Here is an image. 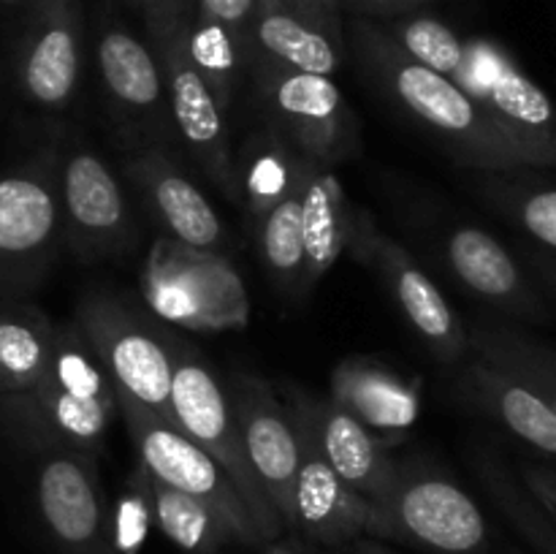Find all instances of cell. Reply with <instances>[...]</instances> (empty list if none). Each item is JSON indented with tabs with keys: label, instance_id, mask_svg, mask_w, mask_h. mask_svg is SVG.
Returning a JSON list of instances; mask_svg holds the SVG:
<instances>
[{
	"label": "cell",
	"instance_id": "obj_15",
	"mask_svg": "<svg viewBox=\"0 0 556 554\" xmlns=\"http://www.w3.org/2000/svg\"><path fill=\"white\" fill-rule=\"evenodd\" d=\"M96 60L109 112L130 139L139 141L136 147H166V141H174L177 134L166 85L150 43L128 27L106 25L98 33Z\"/></svg>",
	"mask_w": 556,
	"mask_h": 554
},
{
	"label": "cell",
	"instance_id": "obj_4",
	"mask_svg": "<svg viewBox=\"0 0 556 554\" xmlns=\"http://www.w3.org/2000/svg\"><path fill=\"white\" fill-rule=\"evenodd\" d=\"M139 291L155 318L190 331L244 329L250 320L248 288L231 259L163 234L141 264Z\"/></svg>",
	"mask_w": 556,
	"mask_h": 554
},
{
	"label": "cell",
	"instance_id": "obj_34",
	"mask_svg": "<svg viewBox=\"0 0 556 554\" xmlns=\"http://www.w3.org/2000/svg\"><path fill=\"white\" fill-rule=\"evenodd\" d=\"M255 9H258V0H195L193 20L223 27L244 41Z\"/></svg>",
	"mask_w": 556,
	"mask_h": 554
},
{
	"label": "cell",
	"instance_id": "obj_19",
	"mask_svg": "<svg viewBox=\"0 0 556 554\" xmlns=\"http://www.w3.org/2000/svg\"><path fill=\"white\" fill-rule=\"evenodd\" d=\"M233 413L250 467L282 527L293 530V487H296L299 440L291 411L275 389L253 373H237L228 386Z\"/></svg>",
	"mask_w": 556,
	"mask_h": 554
},
{
	"label": "cell",
	"instance_id": "obj_32",
	"mask_svg": "<svg viewBox=\"0 0 556 554\" xmlns=\"http://www.w3.org/2000/svg\"><path fill=\"white\" fill-rule=\"evenodd\" d=\"M380 27L389 33L391 41L402 52L410 54L413 60H418L421 65H427V68L438 71L443 76L451 74V68L459 63L462 49H465V38L454 27L445 25L438 16L424 14V11L383 22Z\"/></svg>",
	"mask_w": 556,
	"mask_h": 554
},
{
	"label": "cell",
	"instance_id": "obj_29",
	"mask_svg": "<svg viewBox=\"0 0 556 554\" xmlns=\"http://www.w3.org/2000/svg\"><path fill=\"white\" fill-rule=\"evenodd\" d=\"M470 353L530 386L556 413V351L503 324H481L467 331Z\"/></svg>",
	"mask_w": 556,
	"mask_h": 554
},
{
	"label": "cell",
	"instance_id": "obj_27",
	"mask_svg": "<svg viewBox=\"0 0 556 554\" xmlns=\"http://www.w3.org/2000/svg\"><path fill=\"white\" fill-rule=\"evenodd\" d=\"M58 324L36 304H0V396L33 389L52 358Z\"/></svg>",
	"mask_w": 556,
	"mask_h": 554
},
{
	"label": "cell",
	"instance_id": "obj_3",
	"mask_svg": "<svg viewBox=\"0 0 556 554\" xmlns=\"http://www.w3.org/2000/svg\"><path fill=\"white\" fill-rule=\"evenodd\" d=\"M71 320L106 369L117 405L172 421L174 362L182 337L172 335L163 320L112 291L85 293Z\"/></svg>",
	"mask_w": 556,
	"mask_h": 554
},
{
	"label": "cell",
	"instance_id": "obj_37",
	"mask_svg": "<svg viewBox=\"0 0 556 554\" xmlns=\"http://www.w3.org/2000/svg\"><path fill=\"white\" fill-rule=\"evenodd\" d=\"M144 16H193L195 0H125Z\"/></svg>",
	"mask_w": 556,
	"mask_h": 554
},
{
	"label": "cell",
	"instance_id": "obj_24",
	"mask_svg": "<svg viewBox=\"0 0 556 554\" xmlns=\"http://www.w3.org/2000/svg\"><path fill=\"white\" fill-rule=\"evenodd\" d=\"M304 405L313 418L320 449L337 476L369 503L383 498L396 476V462L389 454V443L369 432L331 396L320 400L304 391Z\"/></svg>",
	"mask_w": 556,
	"mask_h": 554
},
{
	"label": "cell",
	"instance_id": "obj_26",
	"mask_svg": "<svg viewBox=\"0 0 556 554\" xmlns=\"http://www.w3.org/2000/svg\"><path fill=\"white\" fill-rule=\"evenodd\" d=\"M318 163L299 155L288 147L275 130L264 125L258 136L248 141L242 161H237L239 177V206L248 215L250 228L261 223V217L271 210L280 199H286L293 188L307 179L309 168Z\"/></svg>",
	"mask_w": 556,
	"mask_h": 554
},
{
	"label": "cell",
	"instance_id": "obj_39",
	"mask_svg": "<svg viewBox=\"0 0 556 554\" xmlns=\"http://www.w3.org/2000/svg\"><path fill=\"white\" fill-rule=\"evenodd\" d=\"M345 554H396V552H389V549L378 546V543H369V541H353V549Z\"/></svg>",
	"mask_w": 556,
	"mask_h": 554
},
{
	"label": "cell",
	"instance_id": "obj_1",
	"mask_svg": "<svg viewBox=\"0 0 556 554\" xmlns=\"http://www.w3.org/2000/svg\"><path fill=\"white\" fill-rule=\"evenodd\" d=\"M351 47L372 85L416 123L448 144L459 161L486 174L527 168L519 147L478 109L456 81L402 52L380 22L353 16Z\"/></svg>",
	"mask_w": 556,
	"mask_h": 554
},
{
	"label": "cell",
	"instance_id": "obj_22",
	"mask_svg": "<svg viewBox=\"0 0 556 554\" xmlns=\"http://www.w3.org/2000/svg\"><path fill=\"white\" fill-rule=\"evenodd\" d=\"M456 391L521 443L556 459V413L541 394L486 358L467 353L459 362Z\"/></svg>",
	"mask_w": 556,
	"mask_h": 554
},
{
	"label": "cell",
	"instance_id": "obj_40",
	"mask_svg": "<svg viewBox=\"0 0 556 554\" xmlns=\"http://www.w3.org/2000/svg\"><path fill=\"white\" fill-rule=\"evenodd\" d=\"M266 554H299V552H293V549L286 546V543H269V546H266Z\"/></svg>",
	"mask_w": 556,
	"mask_h": 554
},
{
	"label": "cell",
	"instance_id": "obj_41",
	"mask_svg": "<svg viewBox=\"0 0 556 554\" xmlns=\"http://www.w3.org/2000/svg\"><path fill=\"white\" fill-rule=\"evenodd\" d=\"M0 3H5V5H30V3H36V0H0Z\"/></svg>",
	"mask_w": 556,
	"mask_h": 554
},
{
	"label": "cell",
	"instance_id": "obj_17",
	"mask_svg": "<svg viewBox=\"0 0 556 554\" xmlns=\"http://www.w3.org/2000/svg\"><path fill=\"white\" fill-rule=\"evenodd\" d=\"M38 459V514L60 552L114 554L112 511L98 476V459L71 451H43Z\"/></svg>",
	"mask_w": 556,
	"mask_h": 554
},
{
	"label": "cell",
	"instance_id": "obj_8",
	"mask_svg": "<svg viewBox=\"0 0 556 554\" xmlns=\"http://www.w3.org/2000/svg\"><path fill=\"white\" fill-rule=\"evenodd\" d=\"M144 22L166 85L174 134L204 177L239 206L237 158L228 136V114L217 106L190 58V16H144Z\"/></svg>",
	"mask_w": 556,
	"mask_h": 554
},
{
	"label": "cell",
	"instance_id": "obj_23",
	"mask_svg": "<svg viewBox=\"0 0 556 554\" xmlns=\"http://www.w3.org/2000/svg\"><path fill=\"white\" fill-rule=\"evenodd\" d=\"M445 261L456 280L483 302L519 318L546 320V304L532 291L514 255L483 228H454L445 237Z\"/></svg>",
	"mask_w": 556,
	"mask_h": 554
},
{
	"label": "cell",
	"instance_id": "obj_16",
	"mask_svg": "<svg viewBox=\"0 0 556 554\" xmlns=\"http://www.w3.org/2000/svg\"><path fill=\"white\" fill-rule=\"evenodd\" d=\"M244 47L248 60L331 76L348 54L342 11L337 0H258Z\"/></svg>",
	"mask_w": 556,
	"mask_h": 554
},
{
	"label": "cell",
	"instance_id": "obj_13",
	"mask_svg": "<svg viewBox=\"0 0 556 554\" xmlns=\"http://www.w3.org/2000/svg\"><path fill=\"white\" fill-rule=\"evenodd\" d=\"M348 250L383 280L410 329L440 362L459 364L470 353L465 324L443 291L400 242L380 231L369 212L356 210Z\"/></svg>",
	"mask_w": 556,
	"mask_h": 554
},
{
	"label": "cell",
	"instance_id": "obj_18",
	"mask_svg": "<svg viewBox=\"0 0 556 554\" xmlns=\"http://www.w3.org/2000/svg\"><path fill=\"white\" fill-rule=\"evenodd\" d=\"M85 76V14L79 0L30 3L20 52L16 85L41 109H65Z\"/></svg>",
	"mask_w": 556,
	"mask_h": 554
},
{
	"label": "cell",
	"instance_id": "obj_9",
	"mask_svg": "<svg viewBox=\"0 0 556 554\" xmlns=\"http://www.w3.org/2000/svg\"><path fill=\"white\" fill-rule=\"evenodd\" d=\"M172 421L228 473L237 492L248 503L264 543L266 546L275 543L286 527L250 467L228 386L220 383L210 362H204L185 340H179L177 362H174Z\"/></svg>",
	"mask_w": 556,
	"mask_h": 554
},
{
	"label": "cell",
	"instance_id": "obj_35",
	"mask_svg": "<svg viewBox=\"0 0 556 554\" xmlns=\"http://www.w3.org/2000/svg\"><path fill=\"white\" fill-rule=\"evenodd\" d=\"M429 3H432V0H337L340 11L351 9L356 16L372 22L400 20V16L424 11Z\"/></svg>",
	"mask_w": 556,
	"mask_h": 554
},
{
	"label": "cell",
	"instance_id": "obj_42",
	"mask_svg": "<svg viewBox=\"0 0 556 554\" xmlns=\"http://www.w3.org/2000/svg\"><path fill=\"white\" fill-rule=\"evenodd\" d=\"M261 554H266V549H264V552H261Z\"/></svg>",
	"mask_w": 556,
	"mask_h": 554
},
{
	"label": "cell",
	"instance_id": "obj_20",
	"mask_svg": "<svg viewBox=\"0 0 556 554\" xmlns=\"http://www.w3.org/2000/svg\"><path fill=\"white\" fill-rule=\"evenodd\" d=\"M123 172L163 237L204 250H220L226 244V228L215 206L166 147H136L125 158Z\"/></svg>",
	"mask_w": 556,
	"mask_h": 554
},
{
	"label": "cell",
	"instance_id": "obj_25",
	"mask_svg": "<svg viewBox=\"0 0 556 554\" xmlns=\"http://www.w3.org/2000/svg\"><path fill=\"white\" fill-rule=\"evenodd\" d=\"M353 217L342 182L331 166H313L302 190L304 277L302 297L331 272L351 244Z\"/></svg>",
	"mask_w": 556,
	"mask_h": 554
},
{
	"label": "cell",
	"instance_id": "obj_28",
	"mask_svg": "<svg viewBox=\"0 0 556 554\" xmlns=\"http://www.w3.org/2000/svg\"><path fill=\"white\" fill-rule=\"evenodd\" d=\"M152 521L163 536L188 554H220L228 543H239L237 532L193 494L168 487L166 481L147 473Z\"/></svg>",
	"mask_w": 556,
	"mask_h": 554
},
{
	"label": "cell",
	"instance_id": "obj_14",
	"mask_svg": "<svg viewBox=\"0 0 556 554\" xmlns=\"http://www.w3.org/2000/svg\"><path fill=\"white\" fill-rule=\"evenodd\" d=\"M288 411L299 440L296 487H293V532L324 546H345L372 530V503L353 492L326 459L304 405L302 389H286Z\"/></svg>",
	"mask_w": 556,
	"mask_h": 554
},
{
	"label": "cell",
	"instance_id": "obj_10",
	"mask_svg": "<svg viewBox=\"0 0 556 554\" xmlns=\"http://www.w3.org/2000/svg\"><path fill=\"white\" fill-rule=\"evenodd\" d=\"M448 79L519 147L530 166H556V103L508 49L489 38H465Z\"/></svg>",
	"mask_w": 556,
	"mask_h": 554
},
{
	"label": "cell",
	"instance_id": "obj_38",
	"mask_svg": "<svg viewBox=\"0 0 556 554\" xmlns=\"http://www.w3.org/2000/svg\"><path fill=\"white\" fill-rule=\"evenodd\" d=\"M532 264L538 266V272L546 277L548 286L556 291V259H552V255H543V253H532Z\"/></svg>",
	"mask_w": 556,
	"mask_h": 554
},
{
	"label": "cell",
	"instance_id": "obj_6",
	"mask_svg": "<svg viewBox=\"0 0 556 554\" xmlns=\"http://www.w3.org/2000/svg\"><path fill=\"white\" fill-rule=\"evenodd\" d=\"M248 81L266 128L302 158L334 166L356 152V117L331 76L248 60Z\"/></svg>",
	"mask_w": 556,
	"mask_h": 554
},
{
	"label": "cell",
	"instance_id": "obj_7",
	"mask_svg": "<svg viewBox=\"0 0 556 554\" xmlns=\"http://www.w3.org/2000/svg\"><path fill=\"white\" fill-rule=\"evenodd\" d=\"M60 244L58 150H43L0 174V304L36 291Z\"/></svg>",
	"mask_w": 556,
	"mask_h": 554
},
{
	"label": "cell",
	"instance_id": "obj_21",
	"mask_svg": "<svg viewBox=\"0 0 556 554\" xmlns=\"http://www.w3.org/2000/svg\"><path fill=\"white\" fill-rule=\"evenodd\" d=\"M331 400L380 440L405 435L421 411V380L372 356L342 358L331 373Z\"/></svg>",
	"mask_w": 556,
	"mask_h": 554
},
{
	"label": "cell",
	"instance_id": "obj_30",
	"mask_svg": "<svg viewBox=\"0 0 556 554\" xmlns=\"http://www.w3.org/2000/svg\"><path fill=\"white\" fill-rule=\"evenodd\" d=\"M313 172V168H309ZM309 177V174H307ZM307 182V179H304ZM293 188L286 199L277 201L264 217H261L255 231L261 261L266 272L288 297H302L304 277V237H302V190Z\"/></svg>",
	"mask_w": 556,
	"mask_h": 554
},
{
	"label": "cell",
	"instance_id": "obj_5",
	"mask_svg": "<svg viewBox=\"0 0 556 554\" xmlns=\"http://www.w3.org/2000/svg\"><path fill=\"white\" fill-rule=\"evenodd\" d=\"M369 536L440 554H486L489 525L476 500L421 459L396 462L389 492L372 503Z\"/></svg>",
	"mask_w": 556,
	"mask_h": 554
},
{
	"label": "cell",
	"instance_id": "obj_11",
	"mask_svg": "<svg viewBox=\"0 0 556 554\" xmlns=\"http://www.w3.org/2000/svg\"><path fill=\"white\" fill-rule=\"evenodd\" d=\"M58 199L63 244L85 264L128 255L139 242L117 174L81 141L58 150Z\"/></svg>",
	"mask_w": 556,
	"mask_h": 554
},
{
	"label": "cell",
	"instance_id": "obj_33",
	"mask_svg": "<svg viewBox=\"0 0 556 554\" xmlns=\"http://www.w3.org/2000/svg\"><path fill=\"white\" fill-rule=\"evenodd\" d=\"M152 521L150 487H147V470L136 465L128 483L123 489L117 508L112 511V552L136 554Z\"/></svg>",
	"mask_w": 556,
	"mask_h": 554
},
{
	"label": "cell",
	"instance_id": "obj_2",
	"mask_svg": "<svg viewBox=\"0 0 556 554\" xmlns=\"http://www.w3.org/2000/svg\"><path fill=\"white\" fill-rule=\"evenodd\" d=\"M117 394L74 320L58 326L47 373L33 389L0 396V418L11 438L27 451H71L98 459Z\"/></svg>",
	"mask_w": 556,
	"mask_h": 554
},
{
	"label": "cell",
	"instance_id": "obj_12",
	"mask_svg": "<svg viewBox=\"0 0 556 554\" xmlns=\"http://www.w3.org/2000/svg\"><path fill=\"white\" fill-rule=\"evenodd\" d=\"M119 413L136 445L139 465L147 473L210 505L237 532L239 543L264 546V538L242 494L237 492L228 473L193 438H188L168 418H157L128 405H119Z\"/></svg>",
	"mask_w": 556,
	"mask_h": 554
},
{
	"label": "cell",
	"instance_id": "obj_36",
	"mask_svg": "<svg viewBox=\"0 0 556 554\" xmlns=\"http://www.w3.org/2000/svg\"><path fill=\"white\" fill-rule=\"evenodd\" d=\"M519 478L527 487V492L538 500V505L546 511L548 519H552L556 527V473L543 465H525L521 467Z\"/></svg>",
	"mask_w": 556,
	"mask_h": 554
},
{
	"label": "cell",
	"instance_id": "obj_31",
	"mask_svg": "<svg viewBox=\"0 0 556 554\" xmlns=\"http://www.w3.org/2000/svg\"><path fill=\"white\" fill-rule=\"evenodd\" d=\"M483 196L543 248L556 250V188L521 185L505 174L483 179Z\"/></svg>",
	"mask_w": 556,
	"mask_h": 554
}]
</instances>
